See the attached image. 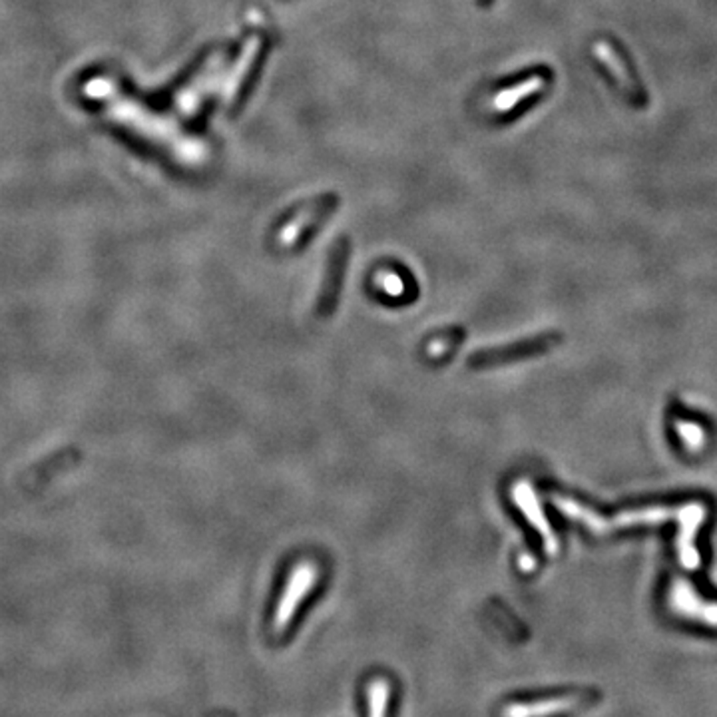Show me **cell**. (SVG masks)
Instances as JSON below:
<instances>
[{"label": "cell", "mask_w": 717, "mask_h": 717, "mask_svg": "<svg viewBox=\"0 0 717 717\" xmlns=\"http://www.w3.org/2000/svg\"><path fill=\"white\" fill-rule=\"evenodd\" d=\"M580 700L576 695H567V698H552L542 700L537 703H514L502 710V717H550L554 713H564L574 710Z\"/></svg>", "instance_id": "cell-6"}, {"label": "cell", "mask_w": 717, "mask_h": 717, "mask_svg": "<svg viewBox=\"0 0 717 717\" xmlns=\"http://www.w3.org/2000/svg\"><path fill=\"white\" fill-rule=\"evenodd\" d=\"M88 98L98 100L104 108V114L114 120L116 124L128 126L140 138H146L156 146L164 148L171 156L189 158V142L186 136H181L176 126L168 124L164 118L151 114V110L142 108L136 100L126 98L114 82H108V78H92V82L86 84Z\"/></svg>", "instance_id": "cell-1"}, {"label": "cell", "mask_w": 717, "mask_h": 717, "mask_svg": "<svg viewBox=\"0 0 717 717\" xmlns=\"http://www.w3.org/2000/svg\"><path fill=\"white\" fill-rule=\"evenodd\" d=\"M391 688L387 680H373L369 685V717H387Z\"/></svg>", "instance_id": "cell-7"}, {"label": "cell", "mask_w": 717, "mask_h": 717, "mask_svg": "<svg viewBox=\"0 0 717 717\" xmlns=\"http://www.w3.org/2000/svg\"><path fill=\"white\" fill-rule=\"evenodd\" d=\"M343 267H345V251L337 247L335 251H333L327 276H325V281H323V287H321V293L317 297V315H321V317H329L337 307V297H339L341 279H343Z\"/></svg>", "instance_id": "cell-5"}, {"label": "cell", "mask_w": 717, "mask_h": 717, "mask_svg": "<svg viewBox=\"0 0 717 717\" xmlns=\"http://www.w3.org/2000/svg\"><path fill=\"white\" fill-rule=\"evenodd\" d=\"M562 337L557 331L540 333L537 337L520 339L517 343H510V345L477 351L474 355H470L469 365L472 369H490V367L507 365V363H514V361L538 357L544 355V353H548L552 347H557Z\"/></svg>", "instance_id": "cell-2"}, {"label": "cell", "mask_w": 717, "mask_h": 717, "mask_svg": "<svg viewBox=\"0 0 717 717\" xmlns=\"http://www.w3.org/2000/svg\"><path fill=\"white\" fill-rule=\"evenodd\" d=\"M512 497L514 502L518 504V509L522 510L524 517L530 520V524L534 528H537L542 537H544V544H547V552L550 557L558 552V540L554 537V532L550 528V524L544 517L542 510H540V504L537 500V494L530 489V484L527 482H517L514 484V490H512Z\"/></svg>", "instance_id": "cell-4"}, {"label": "cell", "mask_w": 717, "mask_h": 717, "mask_svg": "<svg viewBox=\"0 0 717 717\" xmlns=\"http://www.w3.org/2000/svg\"><path fill=\"white\" fill-rule=\"evenodd\" d=\"M319 578V570L313 562H301L293 570L291 578L286 586L284 594H281L279 604H277V610L274 615V632L281 634L289 628V624L293 620V615H296L297 608H299V602L305 598V596L313 590V586H315Z\"/></svg>", "instance_id": "cell-3"}]
</instances>
